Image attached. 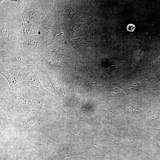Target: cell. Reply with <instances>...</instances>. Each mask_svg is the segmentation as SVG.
I'll use <instances>...</instances> for the list:
<instances>
[{
    "label": "cell",
    "mask_w": 160,
    "mask_h": 160,
    "mask_svg": "<svg viewBox=\"0 0 160 160\" xmlns=\"http://www.w3.org/2000/svg\"><path fill=\"white\" fill-rule=\"evenodd\" d=\"M21 84L30 87L36 93L49 100L50 93L42 85L39 79L38 71L35 68L25 69Z\"/></svg>",
    "instance_id": "obj_2"
},
{
    "label": "cell",
    "mask_w": 160,
    "mask_h": 160,
    "mask_svg": "<svg viewBox=\"0 0 160 160\" xmlns=\"http://www.w3.org/2000/svg\"><path fill=\"white\" fill-rule=\"evenodd\" d=\"M135 28V26L133 24H130L127 25V29L130 32H133Z\"/></svg>",
    "instance_id": "obj_5"
},
{
    "label": "cell",
    "mask_w": 160,
    "mask_h": 160,
    "mask_svg": "<svg viewBox=\"0 0 160 160\" xmlns=\"http://www.w3.org/2000/svg\"><path fill=\"white\" fill-rule=\"evenodd\" d=\"M25 69L23 68H12L1 65L0 74L8 81L9 90L15 92L22 93V80Z\"/></svg>",
    "instance_id": "obj_3"
},
{
    "label": "cell",
    "mask_w": 160,
    "mask_h": 160,
    "mask_svg": "<svg viewBox=\"0 0 160 160\" xmlns=\"http://www.w3.org/2000/svg\"><path fill=\"white\" fill-rule=\"evenodd\" d=\"M1 108H6L14 113L23 114L37 111L41 108V103L47 100L34 92L25 95L13 92L0 86ZM3 108V109H5Z\"/></svg>",
    "instance_id": "obj_1"
},
{
    "label": "cell",
    "mask_w": 160,
    "mask_h": 160,
    "mask_svg": "<svg viewBox=\"0 0 160 160\" xmlns=\"http://www.w3.org/2000/svg\"><path fill=\"white\" fill-rule=\"evenodd\" d=\"M122 92L121 90L118 88L111 87L109 89L108 92L111 96H117L120 94Z\"/></svg>",
    "instance_id": "obj_4"
}]
</instances>
